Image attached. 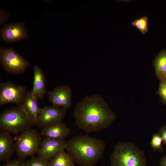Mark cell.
I'll return each instance as SVG.
<instances>
[{
    "instance_id": "15",
    "label": "cell",
    "mask_w": 166,
    "mask_h": 166,
    "mask_svg": "<svg viewBox=\"0 0 166 166\" xmlns=\"http://www.w3.org/2000/svg\"><path fill=\"white\" fill-rule=\"evenodd\" d=\"M38 100L31 91H27L22 104L29 116L35 121L38 116L40 108Z\"/></svg>"
},
{
    "instance_id": "26",
    "label": "cell",
    "mask_w": 166,
    "mask_h": 166,
    "mask_svg": "<svg viewBox=\"0 0 166 166\" xmlns=\"http://www.w3.org/2000/svg\"></svg>"
},
{
    "instance_id": "21",
    "label": "cell",
    "mask_w": 166,
    "mask_h": 166,
    "mask_svg": "<svg viewBox=\"0 0 166 166\" xmlns=\"http://www.w3.org/2000/svg\"><path fill=\"white\" fill-rule=\"evenodd\" d=\"M157 93L160 96V101L166 104V79L160 81Z\"/></svg>"
},
{
    "instance_id": "12",
    "label": "cell",
    "mask_w": 166,
    "mask_h": 166,
    "mask_svg": "<svg viewBox=\"0 0 166 166\" xmlns=\"http://www.w3.org/2000/svg\"><path fill=\"white\" fill-rule=\"evenodd\" d=\"M71 131L62 122L57 123L42 129L40 134L44 137L55 139H65Z\"/></svg>"
},
{
    "instance_id": "22",
    "label": "cell",
    "mask_w": 166,
    "mask_h": 166,
    "mask_svg": "<svg viewBox=\"0 0 166 166\" xmlns=\"http://www.w3.org/2000/svg\"><path fill=\"white\" fill-rule=\"evenodd\" d=\"M2 166H25V161L18 157L15 159L6 161Z\"/></svg>"
},
{
    "instance_id": "10",
    "label": "cell",
    "mask_w": 166,
    "mask_h": 166,
    "mask_svg": "<svg viewBox=\"0 0 166 166\" xmlns=\"http://www.w3.org/2000/svg\"><path fill=\"white\" fill-rule=\"evenodd\" d=\"M1 38L6 43H12L28 38L27 29L23 22L11 23L0 31Z\"/></svg>"
},
{
    "instance_id": "20",
    "label": "cell",
    "mask_w": 166,
    "mask_h": 166,
    "mask_svg": "<svg viewBox=\"0 0 166 166\" xmlns=\"http://www.w3.org/2000/svg\"><path fill=\"white\" fill-rule=\"evenodd\" d=\"M48 162L38 156L25 161V166H48Z\"/></svg>"
},
{
    "instance_id": "9",
    "label": "cell",
    "mask_w": 166,
    "mask_h": 166,
    "mask_svg": "<svg viewBox=\"0 0 166 166\" xmlns=\"http://www.w3.org/2000/svg\"><path fill=\"white\" fill-rule=\"evenodd\" d=\"M48 99L52 105L65 110L70 108L72 103V90L69 86L61 85L46 92Z\"/></svg>"
},
{
    "instance_id": "3",
    "label": "cell",
    "mask_w": 166,
    "mask_h": 166,
    "mask_svg": "<svg viewBox=\"0 0 166 166\" xmlns=\"http://www.w3.org/2000/svg\"><path fill=\"white\" fill-rule=\"evenodd\" d=\"M35 121L28 115L22 104L6 109L0 114V129L14 135L30 129Z\"/></svg>"
},
{
    "instance_id": "16",
    "label": "cell",
    "mask_w": 166,
    "mask_h": 166,
    "mask_svg": "<svg viewBox=\"0 0 166 166\" xmlns=\"http://www.w3.org/2000/svg\"><path fill=\"white\" fill-rule=\"evenodd\" d=\"M48 166H76L75 164L65 149L60 150L48 162Z\"/></svg>"
},
{
    "instance_id": "6",
    "label": "cell",
    "mask_w": 166,
    "mask_h": 166,
    "mask_svg": "<svg viewBox=\"0 0 166 166\" xmlns=\"http://www.w3.org/2000/svg\"><path fill=\"white\" fill-rule=\"evenodd\" d=\"M0 61L5 71L16 75L23 73L30 66L26 59L11 47L0 48Z\"/></svg>"
},
{
    "instance_id": "8",
    "label": "cell",
    "mask_w": 166,
    "mask_h": 166,
    "mask_svg": "<svg viewBox=\"0 0 166 166\" xmlns=\"http://www.w3.org/2000/svg\"><path fill=\"white\" fill-rule=\"evenodd\" d=\"M66 110L53 105L40 108L35 125L42 129L51 124L62 122Z\"/></svg>"
},
{
    "instance_id": "23",
    "label": "cell",
    "mask_w": 166,
    "mask_h": 166,
    "mask_svg": "<svg viewBox=\"0 0 166 166\" xmlns=\"http://www.w3.org/2000/svg\"><path fill=\"white\" fill-rule=\"evenodd\" d=\"M9 14L6 11L0 10V24L2 25L6 22L9 18Z\"/></svg>"
},
{
    "instance_id": "7",
    "label": "cell",
    "mask_w": 166,
    "mask_h": 166,
    "mask_svg": "<svg viewBox=\"0 0 166 166\" xmlns=\"http://www.w3.org/2000/svg\"><path fill=\"white\" fill-rule=\"evenodd\" d=\"M26 86L15 84L10 81L0 84V105L14 103L22 104L27 92Z\"/></svg>"
},
{
    "instance_id": "19",
    "label": "cell",
    "mask_w": 166,
    "mask_h": 166,
    "mask_svg": "<svg viewBox=\"0 0 166 166\" xmlns=\"http://www.w3.org/2000/svg\"><path fill=\"white\" fill-rule=\"evenodd\" d=\"M162 139L159 133H155L153 135L150 144L152 150L154 151L163 150L162 146Z\"/></svg>"
},
{
    "instance_id": "18",
    "label": "cell",
    "mask_w": 166,
    "mask_h": 166,
    "mask_svg": "<svg viewBox=\"0 0 166 166\" xmlns=\"http://www.w3.org/2000/svg\"><path fill=\"white\" fill-rule=\"evenodd\" d=\"M148 20L147 16H144L132 22L131 25L138 29L142 34H144L148 32Z\"/></svg>"
},
{
    "instance_id": "13",
    "label": "cell",
    "mask_w": 166,
    "mask_h": 166,
    "mask_svg": "<svg viewBox=\"0 0 166 166\" xmlns=\"http://www.w3.org/2000/svg\"><path fill=\"white\" fill-rule=\"evenodd\" d=\"M34 81L31 92L38 100H43L46 91V78L41 68L35 65L33 69Z\"/></svg>"
},
{
    "instance_id": "14",
    "label": "cell",
    "mask_w": 166,
    "mask_h": 166,
    "mask_svg": "<svg viewBox=\"0 0 166 166\" xmlns=\"http://www.w3.org/2000/svg\"><path fill=\"white\" fill-rule=\"evenodd\" d=\"M15 152V140L9 133L0 131V160L6 161Z\"/></svg>"
},
{
    "instance_id": "1",
    "label": "cell",
    "mask_w": 166,
    "mask_h": 166,
    "mask_svg": "<svg viewBox=\"0 0 166 166\" xmlns=\"http://www.w3.org/2000/svg\"><path fill=\"white\" fill-rule=\"evenodd\" d=\"M72 114L77 126L88 134L108 128L116 118L107 102L98 94L87 96L78 102Z\"/></svg>"
},
{
    "instance_id": "17",
    "label": "cell",
    "mask_w": 166,
    "mask_h": 166,
    "mask_svg": "<svg viewBox=\"0 0 166 166\" xmlns=\"http://www.w3.org/2000/svg\"><path fill=\"white\" fill-rule=\"evenodd\" d=\"M156 77L160 81L166 79V50L159 53L153 61Z\"/></svg>"
},
{
    "instance_id": "24",
    "label": "cell",
    "mask_w": 166,
    "mask_h": 166,
    "mask_svg": "<svg viewBox=\"0 0 166 166\" xmlns=\"http://www.w3.org/2000/svg\"><path fill=\"white\" fill-rule=\"evenodd\" d=\"M159 133L162 139V142L166 144V126H161L159 131Z\"/></svg>"
},
{
    "instance_id": "4",
    "label": "cell",
    "mask_w": 166,
    "mask_h": 166,
    "mask_svg": "<svg viewBox=\"0 0 166 166\" xmlns=\"http://www.w3.org/2000/svg\"><path fill=\"white\" fill-rule=\"evenodd\" d=\"M109 160L110 166H147L144 152L131 142L117 143Z\"/></svg>"
},
{
    "instance_id": "25",
    "label": "cell",
    "mask_w": 166,
    "mask_h": 166,
    "mask_svg": "<svg viewBox=\"0 0 166 166\" xmlns=\"http://www.w3.org/2000/svg\"><path fill=\"white\" fill-rule=\"evenodd\" d=\"M159 165L160 166H166V155L161 158Z\"/></svg>"
},
{
    "instance_id": "11",
    "label": "cell",
    "mask_w": 166,
    "mask_h": 166,
    "mask_svg": "<svg viewBox=\"0 0 166 166\" xmlns=\"http://www.w3.org/2000/svg\"><path fill=\"white\" fill-rule=\"evenodd\" d=\"M67 140L44 137L42 140L37 154L48 161L51 160L61 150L65 149Z\"/></svg>"
},
{
    "instance_id": "2",
    "label": "cell",
    "mask_w": 166,
    "mask_h": 166,
    "mask_svg": "<svg viewBox=\"0 0 166 166\" xmlns=\"http://www.w3.org/2000/svg\"><path fill=\"white\" fill-rule=\"evenodd\" d=\"M106 146L102 139L82 135L67 140L65 149L75 164L81 166H94L102 157Z\"/></svg>"
},
{
    "instance_id": "5",
    "label": "cell",
    "mask_w": 166,
    "mask_h": 166,
    "mask_svg": "<svg viewBox=\"0 0 166 166\" xmlns=\"http://www.w3.org/2000/svg\"><path fill=\"white\" fill-rule=\"evenodd\" d=\"M41 135L36 130L31 128L20 133L15 140V152L18 157L24 160L37 153L42 140Z\"/></svg>"
}]
</instances>
